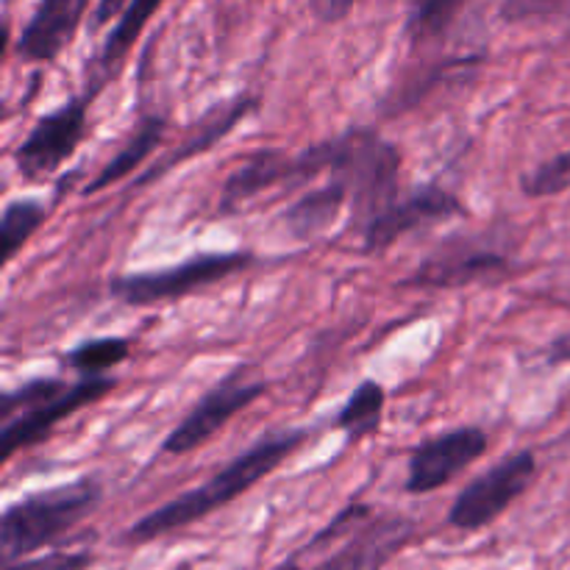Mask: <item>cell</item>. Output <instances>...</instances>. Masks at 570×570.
Wrapping results in <instances>:
<instances>
[{"instance_id": "7402d4cb", "label": "cell", "mask_w": 570, "mask_h": 570, "mask_svg": "<svg viewBox=\"0 0 570 570\" xmlns=\"http://www.w3.org/2000/svg\"><path fill=\"white\" fill-rule=\"evenodd\" d=\"M131 356L128 337H95L83 340L65 354V365L81 376H104L111 367L122 365Z\"/></svg>"}, {"instance_id": "9a60e30c", "label": "cell", "mask_w": 570, "mask_h": 570, "mask_svg": "<svg viewBox=\"0 0 570 570\" xmlns=\"http://www.w3.org/2000/svg\"><path fill=\"white\" fill-rule=\"evenodd\" d=\"M256 109H259V98H256V95H237V98L215 104L204 117H200L198 122H195L193 128H189V134L184 137V142L178 145L173 154H167L165 159H159L156 165H150L148 173L134 181V187H145V184L159 181V178H165L173 167L187 165V161L195 159V156L212 150L217 142H220V139H226L228 134H232L234 128L245 120V117L254 115Z\"/></svg>"}, {"instance_id": "3957f363", "label": "cell", "mask_w": 570, "mask_h": 570, "mask_svg": "<svg viewBox=\"0 0 570 570\" xmlns=\"http://www.w3.org/2000/svg\"><path fill=\"white\" fill-rule=\"evenodd\" d=\"M104 501L98 479L81 476L39 493L11 501L0 515V560L17 562L33 551L56 543L92 515Z\"/></svg>"}, {"instance_id": "30bf717a", "label": "cell", "mask_w": 570, "mask_h": 570, "mask_svg": "<svg viewBox=\"0 0 570 570\" xmlns=\"http://www.w3.org/2000/svg\"><path fill=\"white\" fill-rule=\"evenodd\" d=\"M117 387V379L111 376H81V382L70 384L61 390L53 399L42 401L33 410L20 412L11 421L0 423V449H3V460L9 462L17 451L33 449V445L45 443L53 434V429L70 415L81 412L83 406L98 404L104 401L111 390Z\"/></svg>"}, {"instance_id": "5b68a950", "label": "cell", "mask_w": 570, "mask_h": 570, "mask_svg": "<svg viewBox=\"0 0 570 570\" xmlns=\"http://www.w3.org/2000/svg\"><path fill=\"white\" fill-rule=\"evenodd\" d=\"M538 476V456L532 451H515L460 490L449 510V527L460 532H479L499 521Z\"/></svg>"}, {"instance_id": "603a6c76", "label": "cell", "mask_w": 570, "mask_h": 570, "mask_svg": "<svg viewBox=\"0 0 570 570\" xmlns=\"http://www.w3.org/2000/svg\"><path fill=\"white\" fill-rule=\"evenodd\" d=\"M67 387H70V384L61 382V379L39 376L17 384L14 390H6V393H0V423L11 421V417L20 415V412L33 410L37 404L53 399V395H59L61 390Z\"/></svg>"}, {"instance_id": "83f0119b", "label": "cell", "mask_w": 570, "mask_h": 570, "mask_svg": "<svg viewBox=\"0 0 570 570\" xmlns=\"http://www.w3.org/2000/svg\"><path fill=\"white\" fill-rule=\"evenodd\" d=\"M126 6H128V0H100L98 9H95V14H92V28H100L106 20H109V17L122 14V11H126Z\"/></svg>"}, {"instance_id": "d6986e66", "label": "cell", "mask_w": 570, "mask_h": 570, "mask_svg": "<svg viewBox=\"0 0 570 570\" xmlns=\"http://www.w3.org/2000/svg\"><path fill=\"white\" fill-rule=\"evenodd\" d=\"M345 206H348V193H345L343 184L328 181L323 187L312 189V193L301 195L298 200H293L289 209L284 212V226L301 243L304 239H315L337 223L340 212Z\"/></svg>"}, {"instance_id": "484cf974", "label": "cell", "mask_w": 570, "mask_h": 570, "mask_svg": "<svg viewBox=\"0 0 570 570\" xmlns=\"http://www.w3.org/2000/svg\"><path fill=\"white\" fill-rule=\"evenodd\" d=\"M92 566V554L87 551H76V554H45L37 560H17L6 562L3 570H83Z\"/></svg>"}, {"instance_id": "52a82bcc", "label": "cell", "mask_w": 570, "mask_h": 570, "mask_svg": "<svg viewBox=\"0 0 570 570\" xmlns=\"http://www.w3.org/2000/svg\"><path fill=\"white\" fill-rule=\"evenodd\" d=\"M510 271V256L484 237H451L440 243L399 284L401 287L421 289H454L471 287V284L479 282H495V278H504Z\"/></svg>"}, {"instance_id": "ac0fdd59", "label": "cell", "mask_w": 570, "mask_h": 570, "mask_svg": "<svg viewBox=\"0 0 570 570\" xmlns=\"http://www.w3.org/2000/svg\"><path fill=\"white\" fill-rule=\"evenodd\" d=\"M473 0H406L404 39L415 53L443 45L465 20Z\"/></svg>"}, {"instance_id": "e0dca14e", "label": "cell", "mask_w": 570, "mask_h": 570, "mask_svg": "<svg viewBox=\"0 0 570 570\" xmlns=\"http://www.w3.org/2000/svg\"><path fill=\"white\" fill-rule=\"evenodd\" d=\"M165 134H167V120L161 115H156L154 111V115L139 117L131 137H128L126 142L120 145V150H117V154L111 156L98 173H95L92 181L83 187V195L104 193V189H109L111 184L122 181V178H128L131 173H137L139 167H142L156 150H159Z\"/></svg>"}, {"instance_id": "9c48e42d", "label": "cell", "mask_w": 570, "mask_h": 570, "mask_svg": "<svg viewBox=\"0 0 570 570\" xmlns=\"http://www.w3.org/2000/svg\"><path fill=\"white\" fill-rule=\"evenodd\" d=\"M488 449L490 438L482 426H460L423 440L410 456L404 490L410 495L434 493L454 482L473 462L482 460Z\"/></svg>"}, {"instance_id": "ffe728a7", "label": "cell", "mask_w": 570, "mask_h": 570, "mask_svg": "<svg viewBox=\"0 0 570 570\" xmlns=\"http://www.w3.org/2000/svg\"><path fill=\"white\" fill-rule=\"evenodd\" d=\"M384 404H387V393L379 382L365 379L354 387L343 410L334 417V429L345 434L348 443H362V440L373 438L382 429L384 421Z\"/></svg>"}, {"instance_id": "4316f807", "label": "cell", "mask_w": 570, "mask_h": 570, "mask_svg": "<svg viewBox=\"0 0 570 570\" xmlns=\"http://www.w3.org/2000/svg\"><path fill=\"white\" fill-rule=\"evenodd\" d=\"M360 0H309L312 14L321 22H343Z\"/></svg>"}, {"instance_id": "4fadbf2b", "label": "cell", "mask_w": 570, "mask_h": 570, "mask_svg": "<svg viewBox=\"0 0 570 570\" xmlns=\"http://www.w3.org/2000/svg\"><path fill=\"white\" fill-rule=\"evenodd\" d=\"M89 0H39L17 37V56L31 65H50L76 39Z\"/></svg>"}, {"instance_id": "44dd1931", "label": "cell", "mask_w": 570, "mask_h": 570, "mask_svg": "<svg viewBox=\"0 0 570 570\" xmlns=\"http://www.w3.org/2000/svg\"><path fill=\"white\" fill-rule=\"evenodd\" d=\"M48 220V206L39 198H17L0 215V243H3V262H11L28 239Z\"/></svg>"}, {"instance_id": "cb8c5ba5", "label": "cell", "mask_w": 570, "mask_h": 570, "mask_svg": "<svg viewBox=\"0 0 570 570\" xmlns=\"http://www.w3.org/2000/svg\"><path fill=\"white\" fill-rule=\"evenodd\" d=\"M570 189V150L551 156L521 178V193L527 198H554Z\"/></svg>"}, {"instance_id": "8992f818", "label": "cell", "mask_w": 570, "mask_h": 570, "mask_svg": "<svg viewBox=\"0 0 570 570\" xmlns=\"http://www.w3.org/2000/svg\"><path fill=\"white\" fill-rule=\"evenodd\" d=\"M92 100L95 95L83 89V95L65 100L33 122L28 137L11 154L17 173L26 181H45V178L56 176L61 165L76 154L78 145L87 137L89 104Z\"/></svg>"}, {"instance_id": "5bb4252c", "label": "cell", "mask_w": 570, "mask_h": 570, "mask_svg": "<svg viewBox=\"0 0 570 570\" xmlns=\"http://www.w3.org/2000/svg\"><path fill=\"white\" fill-rule=\"evenodd\" d=\"M415 538V521L406 515H382L362 523L348 543L312 570H382Z\"/></svg>"}, {"instance_id": "f1b7e54d", "label": "cell", "mask_w": 570, "mask_h": 570, "mask_svg": "<svg viewBox=\"0 0 570 570\" xmlns=\"http://www.w3.org/2000/svg\"><path fill=\"white\" fill-rule=\"evenodd\" d=\"M546 360H549L551 365H566V362H570V332L560 334V337L549 345Z\"/></svg>"}, {"instance_id": "d4e9b609", "label": "cell", "mask_w": 570, "mask_h": 570, "mask_svg": "<svg viewBox=\"0 0 570 570\" xmlns=\"http://www.w3.org/2000/svg\"><path fill=\"white\" fill-rule=\"evenodd\" d=\"M501 20L529 22L551 20V17H568L570 0H501Z\"/></svg>"}, {"instance_id": "ba28073f", "label": "cell", "mask_w": 570, "mask_h": 570, "mask_svg": "<svg viewBox=\"0 0 570 570\" xmlns=\"http://www.w3.org/2000/svg\"><path fill=\"white\" fill-rule=\"evenodd\" d=\"M265 393V382H250V379L245 376V367H234L226 379H220L215 387L206 390V393L200 395L198 404L184 415V421L167 434L165 443H161V454L184 456L189 454V451L200 449V445L209 443L234 415L248 410V406L256 404Z\"/></svg>"}, {"instance_id": "277c9868", "label": "cell", "mask_w": 570, "mask_h": 570, "mask_svg": "<svg viewBox=\"0 0 570 570\" xmlns=\"http://www.w3.org/2000/svg\"><path fill=\"white\" fill-rule=\"evenodd\" d=\"M254 265V254L245 250H215L198 254L178 265L159 267L145 273H122L109 282V293L128 306H154L165 301L187 298L198 289L212 287L223 278L237 276L239 271Z\"/></svg>"}, {"instance_id": "6da1fadb", "label": "cell", "mask_w": 570, "mask_h": 570, "mask_svg": "<svg viewBox=\"0 0 570 570\" xmlns=\"http://www.w3.org/2000/svg\"><path fill=\"white\" fill-rule=\"evenodd\" d=\"M309 438L312 429H278V432L262 434L254 445L239 451L226 468H220L204 484L176 495L173 501L156 507L154 512H148L137 523H131L126 529V534H122V540L126 543H150V540H159L165 534L204 521L212 512L223 510L226 504L237 501L239 495L254 490L262 479L271 476Z\"/></svg>"}, {"instance_id": "7c38bea8", "label": "cell", "mask_w": 570, "mask_h": 570, "mask_svg": "<svg viewBox=\"0 0 570 570\" xmlns=\"http://www.w3.org/2000/svg\"><path fill=\"white\" fill-rule=\"evenodd\" d=\"M301 178L298 154H289L284 148H259L245 156L220 187L217 212L220 215H237L248 200L259 198L265 189L273 187H298Z\"/></svg>"}, {"instance_id": "8fae6325", "label": "cell", "mask_w": 570, "mask_h": 570, "mask_svg": "<svg viewBox=\"0 0 570 570\" xmlns=\"http://www.w3.org/2000/svg\"><path fill=\"white\" fill-rule=\"evenodd\" d=\"M465 212V204L451 189L440 187V184H423V187L412 189L406 198L395 200L362 232V248L365 254H382L406 234L460 217Z\"/></svg>"}, {"instance_id": "7a4b0ae2", "label": "cell", "mask_w": 570, "mask_h": 570, "mask_svg": "<svg viewBox=\"0 0 570 570\" xmlns=\"http://www.w3.org/2000/svg\"><path fill=\"white\" fill-rule=\"evenodd\" d=\"M298 156L306 181L328 170L332 181L343 184L360 234L399 200L404 156L399 145L382 137L376 128L351 126L337 137L298 150Z\"/></svg>"}, {"instance_id": "2e32d148", "label": "cell", "mask_w": 570, "mask_h": 570, "mask_svg": "<svg viewBox=\"0 0 570 570\" xmlns=\"http://www.w3.org/2000/svg\"><path fill=\"white\" fill-rule=\"evenodd\" d=\"M165 0H128L126 11L120 14L117 26L111 28V33L106 37L104 48L95 56V61L87 70V92L98 95L100 89L109 83V78L115 76L122 67L126 56L131 53L134 42L139 39V33L145 31V26L150 22V17L159 11V6Z\"/></svg>"}]
</instances>
